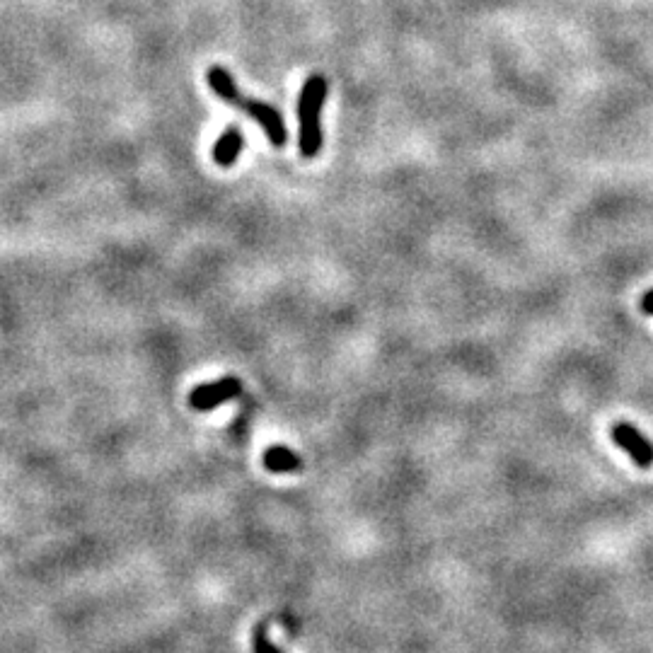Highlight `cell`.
Here are the masks:
<instances>
[{
    "instance_id": "6da1fadb",
    "label": "cell",
    "mask_w": 653,
    "mask_h": 653,
    "mask_svg": "<svg viewBox=\"0 0 653 653\" xmlns=\"http://www.w3.org/2000/svg\"><path fill=\"white\" fill-rule=\"evenodd\" d=\"M206 80H208V88L216 92V95L221 97L225 104H230V107L250 114V117L257 121L259 129H262L271 141V146H276V148L286 146L288 131H286V121H283L279 109L271 107V104L262 102V100H254V97L242 95L238 83H235L233 73L223 66L208 68Z\"/></svg>"
},
{
    "instance_id": "7a4b0ae2",
    "label": "cell",
    "mask_w": 653,
    "mask_h": 653,
    "mask_svg": "<svg viewBox=\"0 0 653 653\" xmlns=\"http://www.w3.org/2000/svg\"><path fill=\"white\" fill-rule=\"evenodd\" d=\"M327 78L325 75H310L303 83L298 97V124H300V155L303 158H317L322 150V126H320V112L325 107L327 100Z\"/></svg>"
},
{
    "instance_id": "3957f363",
    "label": "cell",
    "mask_w": 653,
    "mask_h": 653,
    "mask_svg": "<svg viewBox=\"0 0 653 653\" xmlns=\"http://www.w3.org/2000/svg\"><path fill=\"white\" fill-rule=\"evenodd\" d=\"M242 392V383L238 378H221L216 383H204L196 385L189 395V404L196 409V412H211L218 404L235 400Z\"/></svg>"
},
{
    "instance_id": "277c9868",
    "label": "cell",
    "mask_w": 653,
    "mask_h": 653,
    "mask_svg": "<svg viewBox=\"0 0 653 653\" xmlns=\"http://www.w3.org/2000/svg\"><path fill=\"white\" fill-rule=\"evenodd\" d=\"M610 436L612 441H615L629 458L637 462L639 467H644L646 470V467L653 465V443L637 429V426L627 424V421H620V424L612 426Z\"/></svg>"
},
{
    "instance_id": "5b68a950",
    "label": "cell",
    "mask_w": 653,
    "mask_h": 653,
    "mask_svg": "<svg viewBox=\"0 0 653 653\" xmlns=\"http://www.w3.org/2000/svg\"><path fill=\"white\" fill-rule=\"evenodd\" d=\"M242 148H245V136H242L240 129L230 126V129H225L221 138H218L216 146H213V160L221 167H230L238 160Z\"/></svg>"
},
{
    "instance_id": "8992f818",
    "label": "cell",
    "mask_w": 653,
    "mask_h": 653,
    "mask_svg": "<svg viewBox=\"0 0 653 653\" xmlns=\"http://www.w3.org/2000/svg\"><path fill=\"white\" fill-rule=\"evenodd\" d=\"M264 465H267L269 472H276V475H288V472L300 470V458L291 448L271 446L264 453Z\"/></svg>"
},
{
    "instance_id": "52a82bcc",
    "label": "cell",
    "mask_w": 653,
    "mask_h": 653,
    "mask_svg": "<svg viewBox=\"0 0 653 653\" xmlns=\"http://www.w3.org/2000/svg\"><path fill=\"white\" fill-rule=\"evenodd\" d=\"M254 653H281L269 641L267 627H257V632H254Z\"/></svg>"
},
{
    "instance_id": "ba28073f",
    "label": "cell",
    "mask_w": 653,
    "mask_h": 653,
    "mask_svg": "<svg viewBox=\"0 0 653 653\" xmlns=\"http://www.w3.org/2000/svg\"><path fill=\"white\" fill-rule=\"evenodd\" d=\"M641 310H644L646 315H653V288L651 291H646V296L641 298Z\"/></svg>"
}]
</instances>
